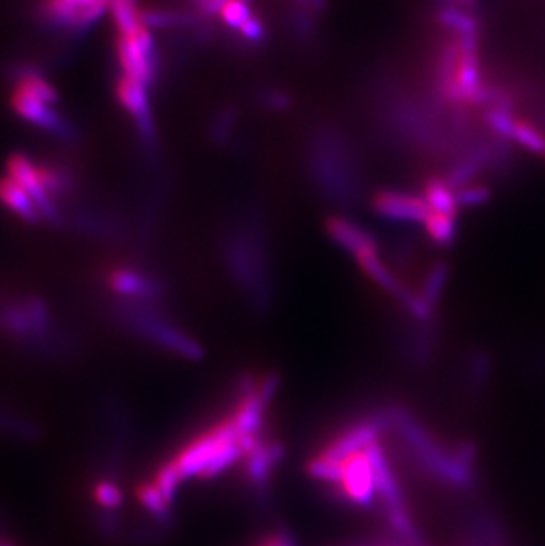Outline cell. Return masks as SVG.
I'll return each instance as SVG.
<instances>
[{"label":"cell","instance_id":"cell-7","mask_svg":"<svg viewBox=\"0 0 545 546\" xmlns=\"http://www.w3.org/2000/svg\"><path fill=\"white\" fill-rule=\"evenodd\" d=\"M6 167H8L6 170H8L9 177L18 182L31 195L34 204L41 213V218L52 225H61V209H59V205L55 204L54 198L48 195L47 188L39 175L38 163L24 152H15L9 156Z\"/></svg>","mask_w":545,"mask_h":546},{"label":"cell","instance_id":"cell-26","mask_svg":"<svg viewBox=\"0 0 545 546\" xmlns=\"http://www.w3.org/2000/svg\"><path fill=\"white\" fill-rule=\"evenodd\" d=\"M361 546H409L407 543H404L402 539L397 538L395 536V539H374V541H369V543H365V545Z\"/></svg>","mask_w":545,"mask_h":546},{"label":"cell","instance_id":"cell-2","mask_svg":"<svg viewBox=\"0 0 545 546\" xmlns=\"http://www.w3.org/2000/svg\"><path fill=\"white\" fill-rule=\"evenodd\" d=\"M238 428L232 419L231 414L222 421H218L208 430L193 437L185 448L179 449L176 455L170 458L169 462L176 469L177 476L185 483L190 478H199L208 469L211 463L215 462L216 456L223 453L225 449L231 448L232 444L239 442Z\"/></svg>","mask_w":545,"mask_h":546},{"label":"cell","instance_id":"cell-6","mask_svg":"<svg viewBox=\"0 0 545 546\" xmlns=\"http://www.w3.org/2000/svg\"><path fill=\"white\" fill-rule=\"evenodd\" d=\"M9 105L22 121L47 131L52 137L61 138V140H73L77 137V131L71 126L70 121L59 114V110H55L54 105H48L47 101H43L20 85H15V89L11 92Z\"/></svg>","mask_w":545,"mask_h":546},{"label":"cell","instance_id":"cell-10","mask_svg":"<svg viewBox=\"0 0 545 546\" xmlns=\"http://www.w3.org/2000/svg\"><path fill=\"white\" fill-rule=\"evenodd\" d=\"M147 89L149 87L146 84H142L130 76L121 75L117 78L116 98L119 105L137 124L140 137L144 138L147 144H153L156 128H154L153 112H151Z\"/></svg>","mask_w":545,"mask_h":546},{"label":"cell","instance_id":"cell-13","mask_svg":"<svg viewBox=\"0 0 545 546\" xmlns=\"http://www.w3.org/2000/svg\"><path fill=\"white\" fill-rule=\"evenodd\" d=\"M284 453V446H280L278 442L262 439L261 444L243 458L248 483H252L257 488L266 485Z\"/></svg>","mask_w":545,"mask_h":546},{"label":"cell","instance_id":"cell-17","mask_svg":"<svg viewBox=\"0 0 545 546\" xmlns=\"http://www.w3.org/2000/svg\"><path fill=\"white\" fill-rule=\"evenodd\" d=\"M137 499L140 506L146 509L154 520L169 522L172 504L163 497V493L154 486V483H142L137 486Z\"/></svg>","mask_w":545,"mask_h":546},{"label":"cell","instance_id":"cell-5","mask_svg":"<svg viewBox=\"0 0 545 546\" xmlns=\"http://www.w3.org/2000/svg\"><path fill=\"white\" fill-rule=\"evenodd\" d=\"M116 55L123 75L135 78L147 87L154 84L160 61L153 34L146 23L131 34L117 36Z\"/></svg>","mask_w":545,"mask_h":546},{"label":"cell","instance_id":"cell-8","mask_svg":"<svg viewBox=\"0 0 545 546\" xmlns=\"http://www.w3.org/2000/svg\"><path fill=\"white\" fill-rule=\"evenodd\" d=\"M337 490L349 504L370 508L376 501V478L367 451H360L342 462Z\"/></svg>","mask_w":545,"mask_h":546},{"label":"cell","instance_id":"cell-4","mask_svg":"<svg viewBox=\"0 0 545 546\" xmlns=\"http://www.w3.org/2000/svg\"><path fill=\"white\" fill-rule=\"evenodd\" d=\"M107 0H39L38 20L50 31L80 36L107 13Z\"/></svg>","mask_w":545,"mask_h":546},{"label":"cell","instance_id":"cell-25","mask_svg":"<svg viewBox=\"0 0 545 546\" xmlns=\"http://www.w3.org/2000/svg\"><path fill=\"white\" fill-rule=\"evenodd\" d=\"M259 546H294V541L289 534L277 532V534H271L268 538L262 539Z\"/></svg>","mask_w":545,"mask_h":546},{"label":"cell","instance_id":"cell-15","mask_svg":"<svg viewBox=\"0 0 545 546\" xmlns=\"http://www.w3.org/2000/svg\"><path fill=\"white\" fill-rule=\"evenodd\" d=\"M223 23L232 29V31L238 32L241 38L250 41V43H259L262 41L264 31H262V25L257 16L250 11V8L246 6V2L241 0H229L225 4V8L222 9Z\"/></svg>","mask_w":545,"mask_h":546},{"label":"cell","instance_id":"cell-30","mask_svg":"<svg viewBox=\"0 0 545 546\" xmlns=\"http://www.w3.org/2000/svg\"><path fill=\"white\" fill-rule=\"evenodd\" d=\"M108 4H110V0H107Z\"/></svg>","mask_w":545,"mask_h":546},{"label":"cell","instance_id":"cell-28","mask_svg":"<svg viewBox=\"0 0 545 546\" xmlns=\"http://www.w3.org/2000/svg\"><path fill=\"white\" fill-rule=\"evenodd\" d=\"M0 546H13L11 543H8V541H0Z\"/></svg>","mask_w":545,"mask_h":546},{"label":"cell","instance_id":"cell-24","mask_svg":"<svg viewBox=\"0 0 545 546\" xmlns=\"http://www.w3.org/2000/svg\"><path fill=\"white\" fill-rule=\"evenodd\" d=\"M192 2L195 6V15L208 18V16L220 15L229 0H192Z\"/></svg>","mask_w":545,"mask_h":546},{"label":"cell","instance_id":"cell-16","mask_svg":"<svg viewBox=\"0 0 545 546\" xmlns=\"http://www.w3.org/2000/svg\"><path fill=\"white\" fill-rule=\"evenodd\" d=\"M328 232L335 243L340 244L344 250L349 251L356 258L367 251L376 250L369 232H365L363 228L344 218H331L328 221Z\"/></svg>","mask_w":545,"mask_h":546},{"label":"cell","instance_id":"cell-1","mask_svg":"<svg viewBox=\"0 0 545 546\" xmlns=\"http://www.w3.org/2000/svg\"><path fill=\"white\" fill-rule=\"evenodd\" d=\"M0 327L8 338L24 345L27 349H57L54 320L48 304L36 296L11 299L0 310Z\"/></svg>","mask_w":545,"mask_h":546},{"label":"cell","instance_id":"cell-27","mask_svg":"<svg viewBox=\"0 0 545 546\" xmlns=\"http://www.w3.org/2000/svg\"><path fill=\"white\" fill-rule=\"evenodd\" d=\"M448 2H452L453 6H457V8L469 9L475 6L476 0H448Z\"/></svg>","mask_w":545,"mask_h":546},{"label":"cell","instance_id":"cell-11","mask_svg":"<svg viewBox=\"0 0 545 546\" xmlns=\"http://www.w3.org/2000/svg\"><path fill=\"white\" fill-rule=\"evenodd\" d=\"M107 287L112 294L130 299L133 304H149L162 296V283L133 267L108 269Z\"/></svg>","mask_w":545,"mask_h":546},{"label":"cell","instance_id":"cell-22","mask_svg":"<svg viewBox=\"0 0 545 546\" xmlns=\"http://www.w3.org/2000/svg\"><path fill=\"white\" fill-rule=\"evenodd\" d=\"M154 486L163 493V497L174 504L177 497V490L181 486V478L177 476L176 469L172 467V463L165 462L158 467V471L154 472Z\"/></svg>","mask_w":545,"mask_h":546},{"label":"cell","instance_id":"cell-20","mask_svg":"<svg viewBox=\"0 0 545 546\" xmlns=\"http://www.w3.org/2000/svg\"><path fill=\"white\" fill-rule=\"evenodd\" d=\"M93 501L103 513H114L124 504L123 488L114 479H100L93 486Z\"/></svg>","mask_w":545,"mask_h":546},{"label":"cell","instance_id":"cell-29","mask_svg":"<svg viewBox=\"0 0 545 546\" xmlns=\"http://www.w3.org/2000/svg\"><path fill=\"white\" fill-rule=\"evenodd\" d=\"M241 2H248V0H241Z\"/></svg>","mask_w":545,"mask_h":546},{"label":"cell","instance_id":"cell-23","mask_svg":"<svg viewBox=\"0 0 545 546\" xmlns=\"http://www.w3.org/2000/svg\"><path fill=\"white\" fill-rule=\"evenodd\" d=\"M430 237L438 243H448L452 241L455 234V216H446V214L432 213L427 221L423 223Z\"/></svg>","mask_w":545,"mask_h":546},{"label":"cell","instance_id":"cell-9","mask_svg":"<svg viewBox=\"0 0 545 546\" xmlns=\"http://www.w3.org/2000/svg\"><path fill=\"white\" fill-rule=\"evenodd\" d=\"M386 426H388L386 414H379L376 418L361 419L358 423L344 428L337 437H333L319 455H323L331 462L342 463L349 456L365 451L370 444L377 442Z\"/></svg>","mask_w":545,"mask_h":546},{"label":"cell","instance_id":"cell-12","mask_svg":"<svg viewBox=\"0 0 545 546\" xmlns=\"http://www.w3.org/2000/svg\"><path fill=\"white\" fill-rule=\"evenodd\" d=\"M377 213L384 214L392 220L425 223L430 216V207L423 197H416L402 191H384L376 197Z\"/></svg>","mask_w":545,"mask_h":546},{"label":"cell","instance_id":"cell-21","mask_svg":"<svg viewBox=\"0 0 545 546\" xmlns=\"http://www.w3.org/2000/svg\"><path fill=\"white\" fill-rule=\"evenodd\" d=\"M307 472L310 478L337 486L338 481H340V474H342V463L331 462L323 455H317L308 462Z\"/></svg>","mask_w":545,"mask_h":546},{"label":"cell","instance_id":"cell-3","mask_svg":"<svg viewBox=\"0 0 545 546\" xmlns=\"http://www.w3.org/2000/svg\"><path fill=\"white\" fill-rule=\"evenodd\" d=\"M121 320L135 333L156 343L162 349L170 350L177 356L197 361L204 356L202 347L185 331L172 326L162 315L146 308V304H126L121 308Z\"/></svg>","mask_w":545,"mask_h":546},{"label":"cell","instance_id":"cell-18","mask_svg":"<svg viewBox=\"0 0 545 546\" xmlns=\"http://www.w3.org/2000/svg\"><path fill=\"white\" fill-rule=\"evenodd\" d=\"M423 198L427 200L432 213L457 216V200L448 182L432 181L427 184Z\"/></svg>","mask_w":545,"mask_h":546},{"label":"cell","instance_id":"cell-19","mask_svg":"<svg viewBox=\"0 0 545 546\" xmlns=\"http://www.w3.org/2000/svg\"><path fill=\"white\" fill-rule=\"evenodd\" d=\"M510 140H514L515 144L521 145L526 151L538 154V156H545V133L542 129L531 124L526 119H519L515 121L514 131H512V137Z\"/></svg>","mask_w":545,"mask_h":546},{"label":"cell","instance_id":"cell-14","mask_svg":"<svg viewBox=\"0 0 545 546\" xmlns=\"http://www.w3.org/2000/svg\"><path fill=\"white\" fill-rule=\"evenodd\" d=\"M0 205L29 225H38L39 221H43L31 195L9 175L0 177Z\"/></svg>","mask_w":545,"mask_h":546}]
</instances>
